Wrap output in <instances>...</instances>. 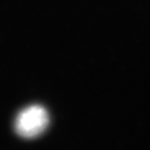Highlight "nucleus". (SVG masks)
I'll return each instance as SVG.
<instances>
[{"label":"nucleus","mask_w":150,"mask_h":150,"mask_svg":"<svg viewBox=\"0 0 150 150\" xmlns=\"http://www.w3.org/2000/svg\"><path fill=\"white\" fill-rule=\"evenodd\" d=\"M49 115L44 107L32 105L24 109L16 119V132L24 138H34L45 131L49 124Z\"/></svg>","instance_id":"obj_1"}]
</instances>
